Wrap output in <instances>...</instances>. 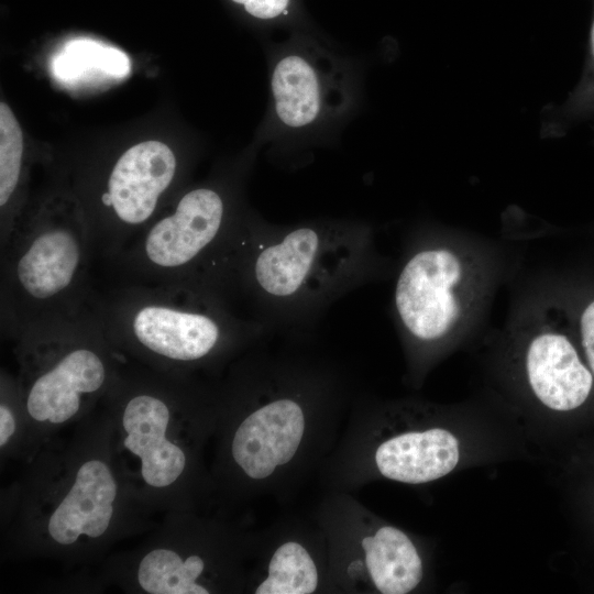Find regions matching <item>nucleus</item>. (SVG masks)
I'll return each instance as SVG.
<instances>
[{
    "label": "nucleus",
    "mask_w": 594,
    "mask_h": 594,
    "mask_svg": "<svg viewBox=\"0 0 594 594\" xmlns=\"http://www.w3.org/2000/svg\"><path fill=\"white\" fill-rule=\"evenodd\" d=\"M375 235L356 221L275 226L242 218L196 279L265 330L306 329L338 299L389 271Z\"/></svg>",
    "instance_id": "f257e3e1"
},
{
    "label": "nucleus",
    "mask_w": 594,
    "mask_h": 594,
    "mask_svg": "<svg viewBox=\"0 0 594 594\" xmlns=\"http://www.w3.org/2000/svg\"><path fill=\"white\" fill-rule=\"evenodd\" d=\"M92 250L86 217L75 199L55 197L22 215L1 244L3 326L19 333L92 306Z\"/></svg>",
    "instance_id": "f03ea898"
},
{
    "label": "nucleus",
    "mask_w": 594,
    "mask_h": 594,
    "mask_svg": "<svg viewBox=\"0 0 594 594\" xmlns=\"http://www.w3.org/2000/svg\"><path fill=\"white\" fill-rule=\"evenodd\" d=\"M499 273L494 251L437 229L413 233L397 270L392 312L409 343L431 348L474 326Z\"/></svg>",
    "instance_id": "7ed1b4c3"
},
{
    "label": "nucleus",
    "mask_w": 594,
    "mask_h": 594,
    "mask_svg": "<svg viewBox=\"0 0 594 594\" xmlns=\"http://www.w3.org/2000/svg\"><path fill=\"white\" fill-rule=\"evenodd\" d=\"M96 309L107 337L175 362L200 361L265 331L200 280L140 283L97 301Z\"/></svg>",
    "instance_id": "20e7f679"
},
{
    "label": "nucleus",
    "mask_w": 594,
    "mask_h": 594,
    "mask_svg": "<svg viewBox=\"0 0 594 594\" xmlns=\"http://www.w3.org/2000/svg\"><path fill=\"white\" fill-rule=\"evenodd\" d=\"M241 220L230 215L219 189L197 187L183 194L173 211L155 218L112 258L140 283L193 280Z\"/></svg>",
    "instance_id": "39448f33"
},
{
    "label": "nucleus",
    "mask_w": 594,
    "mask_h": 594,
    "mask_svg": "<svg viewBox=\"0 0 594 594\" xmlns=\"http://www.w3.org/2000/svg\"><path fill=\"white\" fill-rule=\"evenodd\" d=\"M178 168L172 148L143 141L114 162L99 194V211L88 221L94 250L112 258L154 219Z\"/></svg>",
    "instance_id": "423d86ee"
},
{
    "label": "nucleus",
    "mask_w": 594,
    "mask_h": 594,
    "mask_svg": "<svg viewBox=\"0 0 594 594\" xmlns=\"http://www.w3.org/2000/svg\"><path fill=\"white\" fill-rule=\"evenodd\" d=\"M566 320L562 307L544 295L522 305L510 322L522 340L529 389L543 406L556 411L581 407L594 383L566 331Z\"/></svg>",
    "instance_id": "0eeeda50"
},
{
    "label": "nucleus",
    "mask_w": 594,
    "mask_h": 594,
    "mask_svg": "<svg viewBox=\"0 0 594 594\" xmlns=\"http://www.w3.org/2000/svg\"><path fill=\"white\" fill-rule=\"evenodd\" d=\"M103 332L96 302L67 318L62 355L30 387L26 408L33 419L64 422L79 410L81 395L102 388L107 369L94 343Z\"/></svg>",
    "instance_id": "6e6552de"
},
{
    "label": "nucleus",
    "mask_w": 594,
    "mask_h": 594,
    "mask_svg": "<svg viewBox=\"0 0 594 594\" xmlns=\"http://www.w3.org/2000/svg\"><path fill=\"white\" fill-rule=\"evenodd\" d=\"M304 429L300 405L287 397L275 399L239 426L232 441L233 459L250 477L265 479L294 458Z\"/></svg>",
    "instance_id": "1a4fd4ad"
},
{
    "label": "nucleus",
    "mask_w": 594,
    "mask_h": 594,
    "mask_svg": "<svg viewBox=\"0 0 594 594\" xmlns=\"http://www.w3.org/2000/svg\"><path fill=\"white\" fill-rule=\"evenodd\" d=\"M122 420L128 433L124 446L141 458L144 481L154 487L174 483L184 471L186 458L165 438L167 405L153 395H136L128 402Z\"/></svg>",
    "instance_id": "9d476101"
},
{
    "label": "nucleus",
    "mask_w": 594,
    "mask_h": 594,
    "mask_svg": "<svg viewBox=\"0 0 594 594\" xmlns=\"http://www.w3.org/2000/svg\"><path fill=\"white\" fill-rule=\"evenodd\" d=\"M116 495L117 484L109 468L99 460L87 461L50 518L51 536L62 544L75 542L80 535L100 537L110 524Z\"/></svg>",
    "instance_id": "9b49d317"
},
{
    "label": "nucleus",
    "mask_w": 594,
    "mask_h": 594,
    "mask_svg": "<svg viewBox=\"0 0 594 594\" xmlns=\"http://www.w3.org/2000/svg\"><path fill=\"white\" fill-rule=\"evenodd\" d=\"M459 459L458 439L442 428L395 436L384 441L375 453L382 475L408 484L438 480L449 474Z\"/></svg>",
    "instance_id": "f8f14e48"
},
{
    "label": "nucleus",
    "mask_w": 594,
    "mask_h": 594,
    "mask_svg": "<svg viewBox=\"0 0 594 594\" xmlns=\"http://www.w3.org/2000/svg\"><path fill=\"white\" fill-rule=\"evenodd\" d=\"M372 581L384 594H406L422 579V563L416 547L399 529L385 526L362 540Z\"/></svg>",
    "instance_id": "ddd939ff"
},
{
    "label": "nucleus",
    "mask_w": 594,
    "mask_h": 594,
    "mask_svg": "<svg viewBox=\"0 0 594 594\" xmlns=\"http://www.w3.org/2000/svg\"><path fill=\"white\" fill-rule=\"evenodd\" d=\"M275 112L287 127L312 123L321 111L322 88L314 66L299 55H288L275 66L272 75Z\"/></svg>",
    "instance_id": "4468645a"
},
{
    "label": "nucleus",
    "mask_w": 594,
    "mask_h": 594,
    "mask_svg": "<svg viewBox=\"0 0 594 594\" xmlns=\"http://www.w3.org/2000/svg\"><path fill=\"white\" fill-rule=\"evenodd\" d=\"M129 56L117 47L88 37H76L53 57L51 69L59 82L82 86L118 80L130 73Z\"/></svg>",
    "instance_id": "2eb2a0df"
},
{
    "label": "nucleus",
    "mask_w": 594,
    "mask_h": 594,
    "mask_svg": "<svg viewBox=\"0 0 594 594\" xmlns=\"http://www.w3.org/2000/svg\"><path fill=\"white\" fill-rule=\"evenodd\" d=\"M204 565L198 556L183 561L172 550L156 549L142 559L138 580L141 587L151 594H208L207 588L195 583Z\"/></svg>",
    "instance_id": "dca6fc26"
},
{
    "label": "nucleus",
    "mask_w": 594,
    "mask_h": 594,
    "mask_svg": "<svg viewBox=\"0 0 594 594\" xmlns=\"http://www.w3.org/2000/svg\"><path fill=\"white\" fill-rule=\"evenodd\" d=\"M318 584L317 568L307 550L297 542L282 544L273 554L268 576L256 594H309Z\"/></svg>",
    "instance_id": "f3484780"
},
{
    "label": "nucleus",
    "mask_w": 594,
    "mask_h": 594,
    "mask_svg": "<svg viewBox=\"0 0 594 594\" xmlns=\"http://www.w3.org/2000/svg\"><path fill=\"white\" fill-rule=\"evenodd\" d=\"M23 133L11 108L0 103V207L1 218L19 188L22 176Z\"/></svg>",
    "instance_id": "a211bd4d"
},
{
    "label": "nucleus",
    "mask_w": 594,
    "mask_h": 594,
    "mask_svg": "<svg viewBox=\"0 0 594 594\" xmlns=\"http://www.w3.org/2000/svg\"><path fill=\"white\" fill-rule=\"evenodd\" d=\"M594 116V19L592 21L587 56L580 81L556 117L554 128L562 131L573 123Z\"/></svg>",
    "instance_id": "6ab92c4d"
},
{
    "label": "nucleus",
    "mask_w": 594,
    "mask_h": 594,
    "mask_svg": "<svg viewBox=\"0 0 594 594\" xmlns=\"http://www.w3.org/2000/svg\"><path fill=\"white\" fill-rule=\"evenodd\" d=\"M587 366L594 376V296L588 297L573 319Z\"/></svg>",
    "instance_id": "aec40b11"
},
{
    "label": "nucleus",
    "mask_w": 594,
    "mask_h": 594,
    "mask_svg": "<svg viewBox=\"0 0 594 594\" xmlns=\"http://www.w3.org/2000/svg\"><path fill=\"white\" fill-rule=\"evenodd\" d=\"M235 3L243 4L244 9L251 15L257 19H273L283 13L289 0H232Z\"/></svg>",
    "instance_id": "412c9836"
},
{
    "label": "nucleus",
    "mask_w": 594,
    "mask_h": 594,
    "mask_svg": "<svg viewBox=\"0 0 594 594\" xmlns=\"http://www.w3.org/2000/svg\"><path fill=\"white\" fill-rule=\"evenodd\" d=\"M14 431V419L10 409L1 404L0 406V444L7 443Z\"/></svg>",
    "instance_id": "4be33fe9"
}]
</instances>
